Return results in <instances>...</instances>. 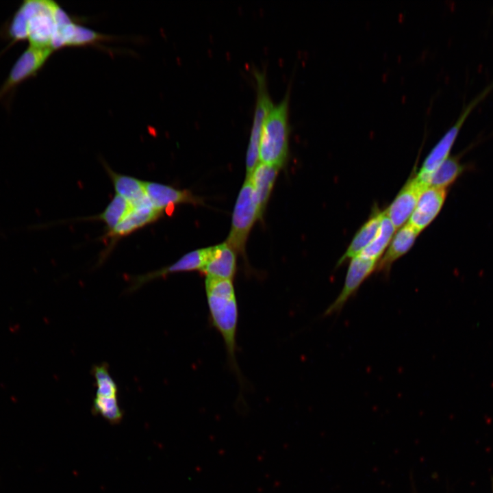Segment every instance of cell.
Listing matches in <instances>:
<instances>
[{
	"instance_id": "1",
	"label": "cell",
	"mask_w": 493,
	"mask_h": 493,
	"mask_svg": "<svg viewBox=\"0 0 493 493\" xmlns=\"http://www.w3.org/2000/svg\"><path fill=\"white\" fill-rule=\"evenodd\" d=\"M61 10L59 5L53 1H24L8 23L5 33L13 42L27 40L29 46L53 49Z\"/></svg>"
},
{
	"instance_id": "2",
	"label": "cell",
	"mask_w": 493,
	"mask_h": 493,
	"mask_svg": "<svg viewBox=\"0 0 493 493\" xmlns=\"http://www.w3.org/2000/svg\"><path fill=\"white\" fill-rule=\"evenodd\" d=\"M205 288L212 323L221 335L227 363L242 385V376L236 359L238 307L231 279L206 277Z\"/></svg>"
},
{
	"instance_id": "3",
	"label": "cell",
	"mask_w": 493,
	"mask_h": 493,
	"mask_svg": "<svg viewBox=\"0 0 493 493\" xmlns=\"http://www.w3.org/2000/svg\"><path fill=\"white\" fill-rule=\"evenodd\" d=\"M289 92L268 112L261 133L260 143V162L281 168L288 157L289 133L288 106Z\"/></svg>"
},
{
	"instance_id": "4",
	"label": "cell",
	"mask_w": 493,
	"mask_h": 493,
	"mask_svg": "<svg viewBox=\"0 0 493 493\" xmlns=\"http://www.w3.org/2000/svg\"><path fill=\"white\" fill-rule=\"evenodd\" d=\"M258 219L262 218L254 190L250 180L246 179L235 204L230 232L225 241L236 253L245 254L247 238Z\"/></svg>"
},
{
	"instance_id": "5",
	"label": "cell",
	"mask_w": 493,
	"mask_h": 493,
	"mask_svg": "<svg viewBox=\"0 0 493 493\" xmlns=\"http://www.w3.org/2000/svg\"><path fill=\"white\" fill-rule=\"evenodd\" d=\"M492 88L493 82L472 99L463 110L455 123L446 131L431 149L424 160L419 172L414 177L422 187L428 188L426 185L427 177L449 157L453 145L466 118L472 109L485 97Z\"/></svg>"
},
{
	"instance_id": "6",
	"label": "cell",
	"mask_w": 493,
	"mask_h": 493,
	"mask_svg": "<svg viewBox=\"0 0 493 493\" xmlns=\"http://www.w3.org/2000/svg\"><path fill=\"white\" fill-rule=\"evenodd\" d=\"M255 78L256 80L257 97L246 151V179L251 177L259 163L260 143L262 127L268 112L274 105L268 93L265 73L255 71Z\"/></svg>"
},
{
	"instance_id": "7",
	"label": "cell",
	"mask_w": 493,
	"mask_h": 493,
	"mask_svg": "<svg viewBox=\"0 0 493 493\" xmlns=\"http://www.w3.org/2000/svg\"><path fill=\"white\" fill-rule=\"evenodd\" d=\"M53 52L51 49L29 45L16 61L0 87V100L16 86L36 75Z\"/></svg>"
},
{
	"instance_id": "8",
	"label": "cell",
	"mask_w": 493,
	"mask_h": 493,
	"mask_svg": "<svg viewBox=\"0 0 493 493\" xmlns=\"http://www.w3.org/2000/svg\"><path fill=\"white\" fill-rule=\"evenodd\" d=\"M378 262L356 256L349 264L343 288L335 299L327 307L325 315H330L340 311L347 301L355 294L362 283L377 270Z\"/></svg>"
},
{
	"instance_id": "9",
	"label": "cell",
	"mask_w": 493,
	"mask_h": 493,
	"mask_svg": "<svg viewBox=\"0 0 493 493\" xmlns=\"http://www.w3.org/2000/svg\"><path fill=\"white\" fill-rule=\"evenodd\" d=\"M209 252L210 246L196 249L186 253L175 262L168 266L136 276L131 280V282L127 291L132 292L151 281L158 278H164L170 274L194 270L201 272L207 260Z\"/></svg>"
},
{
	"instance_id": "10",
	"label": "cell",
	"mask_w": 493,
	"mask_h": 493,
	"mask_svg": "<svg viewBox=\"0 0 493 493\" xmlns=\"http://www.w3.org/2000/svg\"><path fill=\"white\" fill-rule=\"evenodd\" d=\"M164 213L156 209L150 200L146 203L131 206L127 216L111 231H108L103 238L109 239L114 244L120 238L155 223L163 216Z\"/></svg>"
},
{
	"instance_id": "11",
	"label": "cell",
	"mask_w": 493,
	"mask_h": 493,
	"mask_svg": "<svg viewBox=\"0 0 493 493\" xmlns=\"http://www.w3.org/2000/svg\"><path fill=\"white\" fill-rule=\"evenodd\" d=\"M146 192L152 205L163 212L181 204H201V198L188 190H181L155 181H144Z\"/></svg>"
},
{
	"instance_id": "12",
	"label": "cell",
	"mask_w": 493,
	"mask_h": 493,
	"mask_svg": "<svg viewBox=\"0 0 493 493\" xmlns=\"http://www.w3.org/2000/svg\"><path fill=\"white\" fill-rule=\"evenodd\" d=\"M425 189L414 177L410 178L385 210L396 229L402 227L410 218L421 193Z\"/></svg>"
},
{
	"instance_id": "13",
	"label": "cell",
	"mask_w": 493,
	"mask_h": 493,
	"mask_svg": "<svg viewBox=\"0 0 493 493\" xmlns=\"http://www.w3.org/2000/svg\"><path fill=\"white\" fill-rule=\"evenodd\" d=\"M447 190L429 187L421 193L408 224L420 232L438 216L441 210Z\"/></svg>"
},
{
	"instance_id": "14",
	"label": "cell",
	"mask_w": 493,
	"mask_h": 493,
	"mask_svg": "<svg viewBox=\"0 0 493 493\" xmlns=\"http://www.w3.org/2000/svg\"><path fill=\"white\" fill-rule=\"evenodd\" d=\"M236 253L226 242L210 246L207 260L201 273L206 277L232 280L236 270Z\"/></svg>"
},
{
	"instance_id": "15",
	"label": "cell",
	"mask_w": 493,
	"mask_h": 493,
	"mask_svg": "<svg viewBox=\"0 0 493 493\" xmlns=\"http://www.w3.org/2000/svg\"><path fill=\"white\" fill-rule=\"evenodd\" d=\"M105 170L112 181L116 194L136 206L149 201L144 181L132 176L118 173L105 165Z\"/></svg>"
},
{
	"instance_id": "16",
	"label": "cell",
	"mask_w": 493,
	"mask_h": 493,
	"mask_svg": "<svg viewBox=\"0 0 493 493\" xmlns=\"http://www.w3.org/2000/svg\"><path fill=\"white\" fill-rule=\"evenodd\" d=\"M419 233V231L408 223L401 227L385 253L377 263V270L388 273L392 264L412 248Z\"/></svg>"
},
{
	"instance_id": "17",
	"label": "cell",
	"mask_w": 493,
	"mask_h": 493,
	"mask_svg": "<svg viewBox=\"0 0 493 493\" xmlns=\"http://www.w3.org/2000/svg\"><path fill=\"white\" fill-rule=\"evenodd\" d=\"M279 168L272 165L259 162L251 177L250 180L262 218L268 199L272 192Z\"/></svg>"
},
{
	"instance_id": "18",
	"label": "cell",
	"mask_w": 493,
	"mask_h": 493,
	"mask_svg": "<svg viewBox=\"0 0 493 493\" xmlns=\"http://www.w3.org/2000/svg\"><path fill=\"white\" fill-rule=\"evenodd\" d=\"M383 212L376 209L368 220L357 231L344 254L340 257L338 266L349 259H352L360 253L372 242L376 237Z\"/></svg>"
},
{
	"instance_id": "19",
	"label": "cell",
	"mask_w": 493,
	"mask_h": 493,
	"mask_svg": "<svg viewBox=\"0 0 493 493\" xmlns=\"http://www.w3.org/2000/svg\"><path fill=\"white\" fill-rule=\"evenodd\" d=\"M465 169L459 158L449 156L438 168L431 173L426 179L427 187L446 189L460 176Z\"/></svg>"
},
{
	"instance_id": "20",
	"label": "cell",
	"mask_w": 493,
	"mask_h": 493,
	"mask_svg": "<svg viewBox=\"0 0 493 493\" xmlns=\"http://www.w3.org/2000/svg\"><path fill=\"white\" fill-rule=\"evenodd\" d=\"M395 229L385 211H383L376 237L359 256L377 261L391 242Z\"/></svg>"
},
{
	"instance_id": "21",
	"label": "cell",
	"mask_w": 493,
	"mask_h": 493,
	"mask_svg": "<svg viewBox=\"0 0 493 493\" xmlns=\"http://www.w3.org/2000/svg\"><path fill=\"white\" fill-rule=\"evenodd\" d=\"M131 210L130 203L122 197L115 194L104 210L88 219L103 221L107 231L112 230Z\"/></svg>"
},
{
	"instance_id": "22",
	"label": "cell",
	"mask_w": 493,
	"mask_h": 493,
	"mask_svg": "<svg viewBox=\"0 0 493 493\" xmlns=\"http://www.w3.org/2000/svg\"><path fill=\"white\" fill-rule=\"evenodd\" d=\"M92 372L97 386L96 396H117L118 387L106 363L94 365Z\"/></svg>"
},
{
	"instance_id": "23",
	"label": "cell",
	"mask_w": 493,
	"mask_h": 493,
	"mask_svg": "<svg viewBox=\"0 0 493 493\" xmlns=\"http://www.w3.org/2000/svg\"><path fill=\"white\" fill-rule=\"evenodd\" d=\"M92 412L100 414L112 423L119 422L123 418L117 396H96L93 400Z\"/></svg>"
},
{
	"instance_id": "24",
	"label": "cell",
	"mask_w": 493,
	"mask_h": 493,
	"mask_svg": "<svg viewBox=\"0 0 493 493\" xmlns=\"http://www.w3.org/2000/svg\"><path fill=\"white\" fill-rule=\"evenodd\" d=\"M103 36L86 27L75 25L68 46L93 44L103 39Z\"/></svg>"
}]
</instances>
